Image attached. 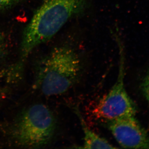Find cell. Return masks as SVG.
Here are the masks:
<instances>
[{
	"label": "cell",
	"mask_w": 149,
	"mask_h": 149,
	"mask_svg": "<svg viewBox=\"0 0 149 149\" xmlns=\"http://www.w3.org/2000/svg\"><path fill=\"white\" fill-rule=\"evenodd\" d=\"M74 110L80 120L83 130V148H116V147L113 146L109 141L99 136L88 127L85 123V119L77 109H74Z\"/></svg>",
	"instance_id": "8992f818"
},
{
	"label": "cell",
	"mask_w": 149,
	"mask_h": 149,
	"mask_svg": "<svg viewBox=\"0 0 149 149\" xmlns=\"http://www.w3.org/2000/svg\"><path fill=\"white\" fill-rule=\"evenodd\" d=\"M56 127L55 117L50 109L44 104H35L17 115L12 126L11 135L17 146L38 148L49 143Z\"/></svg>",
	"instance_id": "3957f363"
},
{
	"label": "cell",
	"mask_w": 149,
	"mask_h": 149,
	"mask_svg": "<svg viewBox=\"0 0 149 149\" xmlns=\"http://www.w3.org/2000/svg\"><path fill=\"white\" fill-rule=\"evenodd\" d=\"M141 88L144 96L149 102V69L142 80Z\"/></svg>",
	"instance_id": "52a82bcc"
},
{
	"label": "cell",
	"mask_w": 149,
	"mask_h": 149,
	"mask_svg": "<svg viewBox=\"0 0 149 149\" xmlns=\"http://www.w3.org/2000/svg\"><path fill=\"white\" fill-rule=\"evenodd\" d=\"M120 50V65L117 79L108 93L100 99L95 109L97 116L105 120L135 116L136 112V105L125 88L124 56L122 49Z\"/></svg>",
	"instance_id": "277c9868"
},
{
	"label": "cell",
	"mask_w": 149,
	"mask_h": 149,
	"mask_svg": "<svg viewBox=\"0 0 149 149\" xmlns=\"http://www.w3.org/2000/svg\"><path fill=\"white\" fill-rule=\"evenodd\" d=\"M7 49L6 40L3 34L0 31V59L5 54Z\"/></svg>",
	"instance_id": "9c48e42d"
},
{
	"label": "cell",
	"mask_w": 149,
	"mask_h": 149,
	"mask_svg": "<svg viewBox=\"0 0 149 149\" xmlns=\"http://www.w3.org/2000/svg\"><path fill=\"white\" fill-rule=\"evenodd\" d=\"M116 142L125 148L149 149V135L135 116L105 120Z\"/></svg>",
	"instance_id": "5b68a950"
},
{
	"label": "cell",
	"mask_w": 149,
	"mask_h": 149,
	"mask_svg": "<svg viewBox=\"0 0 149 149\" xmlns=\"http://www.w3.org/2000/svg\"><path fill=\"white\" fill-rule=\"evenodd\" d=\"M22 0H0V10L12 6Z\"/></svg>",
	"instance_id": "ba28073f"
},
{
	"label": "cell",
	"mask_w": 149,
	"mask_h": 149,
	"mask_svg": "<svg viewBox=\"0 0 149 149\" xmlns=\"http://www.w3.org/2000/svg\"><path fill=\"white\" fill-rule=\"evenodd\" d=\"M80 71V58L74 50L67 46L57 47L38 65L35 86L46 96L62 95L76 83Z\"/></svg>",
	"instance_id": "7a4b0ae2"
},
{
	"label": "cell",
	"mask_w": 149,
	"mask_h": 149,
	"mask_svg": "<svg viewBox=\"0 0 149 149\" xmlns=\"http://www.w3.org/2000/svg\"><path fill=\"white\" fill-rule=\"evenodd\" d=\"M89 0H44L23 32L22 60L47 42L72 17L83 11Z\"/></svg>",
	"instance_id": "6da1fadb"
}]
</instances>
